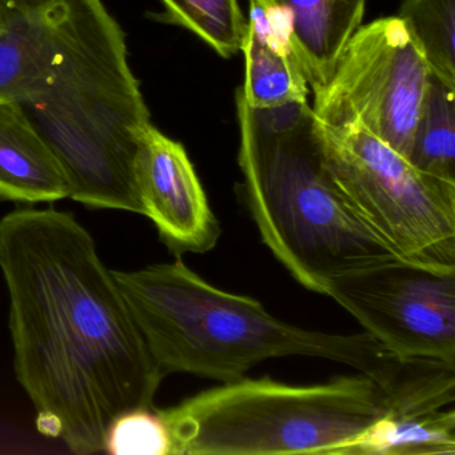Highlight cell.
Listing matches in <instances>:
<instances>
[{
	"label": "cell",
	"mask_w": 455,
	"mask_h": 455,
	"mask_svg": "<svg viewBox=\"0 0 455 455\" xmlns=\"http://www.w3.org/2000/svg\"><path fill=\"white\" fill-rule=\"evenodd\" d=\"M15 374L36 427L70 451H103L111 420L154 407L166 375L151 355L92 234L70 212L0 218Z\"/></svg>",
	"instance_id": "6da1fadb"
},
{
	"label": "cell",
	"mask_w": 455,
	"mask_h": 455,
	"mask_svg": "<svg viewBox=\"0 0 455 455\" xmlns=\"http://www.w3.org/2000/svg\"><path fill=\"white\" fill-rule=\"evenodd\" d=\"M111 273L164 375L186 372L228 383L267 359L314 356L358 370L398 404L433 387L431 359L402 358L366 331L329 334L292 326L259 300L212 286L182 259Z\"/></svg>",
	"instance_id": "7a4b0ae2"
},
{
	"label": "cell",
	"mask_w": 455,
	"mask_h": 455,
	"mask_svg": "<svg viewBox=\"0 0 455 455\" xmlns=\"http://www.w3.org/2000/svg\"><path fill=\"white\" fill-rule=\"evenodd\" d=\"M235 100L244 201L263 243L303 287L324 295L338 276L402 259L332 180L308 102L258 110L241 87Z\"/></svg>",
	"instance_id": "3957f363"
},
{
	"label": "cell",
	"mask_w": 455,
	"mask_h": 455,
	"mask_svg": "<svg viewBox=\"0 0 455 455\" xmlns=\"http://www.w3.org/2000/svg\"><path fill=\"white\" fill-rule=\"evenodd\" d=\"M20 106L60 161L70 199L143 215L134 162L150 113L127 62L124 31L102 0H87L79 12L49 90Z\"/></svg>",
	"instance_id": "277c9868"
},
{
	"label": "cell",
	"mask_w": 455,
	"mask_h": 455,
	"mask_svg": "<svg viewBox=\"0 0 455 455\" xmlns=\"http://www.w3.org/2000/svg\"><path fill=\"white\" fill-rule=\"evenodd\" d=\"M158 411L172 455H347L395 403L359 372L311 386L243 377Z\"/></svg>",
	"instance_id": "5b68a950"
},
{
	"label": "cell",
	"mask_w": 455,
	"mask_h": 455,
	"mask_svg": "<svg viewBox=\"0 0 455 455\" xmlns=\"http://www.w3.org/2000/svg\"><path fill=\"white\" fill-rule=\"evenodd\" d=\"M316 126L332 180L364 225L402 259L455 270V182L415 169L361 124Z\"/></svg>",
	"instance_id": "8992f818"
},
{
	"label": "cell",
	"mask_w": 455,
	"mask_h": 455,
	"mask_svg": "<svg viewBox=\"0 0 455 455\" xmlns=\"http://www.w3.org/2000/svg\"><path fill=\"white\" fill-rule=\"evenodd\" d=\"M430 76L406 25L382 18L351 36L311 108L324 126L361 124L409 159Z\"/></svg>",
	"instance_id": "52a82bcc"
},
{
	"label": "cell",
	"mask_w": 455,
	"mask_h": 455,
	"mask_svg": "<svg viewBox=\"0 0 455 455\" xmlns=\"http://www.w3.org/2000/svg\"><path fill=\"white\" fill-rule=\"evenodd\" d=\"M324 295L396 355L455 366V270L390 260L332 279Z\"/></svg>",
	"instance_id": "ba28073f"
},
{
	"label": "cell",
	"mask_w": 455,
	"mask_h": 455,
	"mask_svg": "<svg viewBox=\"0 0 455 455\" xmlns=\"http://www.w3.org/2000/svg\"><path fill=\"white\" fill-rule=\"evenodd\" d=\"M134 178L143 215L170 251L204 254L217 246L222 228L185 148L151 124L138 140Z\"/></svg>",
	"instance_id": "9c48e42d"
},
{
	"label": "cell",
	"mask_w": 455,
	"mask_h": 455,
	"mask_svg": "<svg viewBox=\"0 0 455 455\" xmlns=\"http://www.w3.org/2000/svg\"><path fill=\"white\" fill-rule=\"evenodd\" d=\"M84 0H0V100L42 97L68 54Z\"/></svg>",
	"instance_id": "30bf717a"
},
{
	"label": "cell",
	"mask_w": 455,
	"mask_h": 455,
	"mask_svg": "<svg viewBox=\"0 0 455 455\" xmlns=\"http://www.w3.org/2000/svg\"><path fill=\"white\" fill-rule=\"evenodd\" d=\"M70 198L60 161L25 110L0 100V201L52 204Z\"/></svg>",
	"instance_id": "8fae6325"
},
{
	"label": "cell",
	"mask_w": 455,
	"mask_h": 455,
	"mask_svg": "<svg viewBox=\"0 0 455 455\" xmlns=\"http://www.w3.org/2000/svg\"><path fill=\"white\" fill-rule=\"evenodd\" d=\"M286 20L303 76L315 94L363 20L364 7L347 0H260Z\"/></svg>",
	"instance_id": "7c38bea8"
},
{
	"label": "cell",
	"mask_w": 455,
	"mask_h": 455,
	"mask_svg": "<svg viewBox=\"0 0 455 455\" xmlns=\"http://www.w3.org/2000/svg\"><path fill=\"white\" fill-rule=\"evenodd\" d=\"M347 455H455L454 410L387 412L367 427Z\"/></svg>",
	"instance_id": "4fadbf2b"
},
{
	"label": "cell",
	"mask_w": 455,
	"mask_h": 455,
	"mask_svg": "<svg viewBox=\"0 0 455 455\" xmlns=\"http://www.w3.org/2000/svg\"><path fill=\"white\" fill-rule=\"evenodd\" d=\"M407 161L425 174L455 182V87L433 74Z\"/></svg>",
	"instance_id": "5bb4252c"
},
{
	"label": "cell",
	"mask_w": 455,
	"mask_h": 455,
	"mask_svg": "<svg viewBox=\"0 0 455 455\" xmlns=\"http://www.w3.org/2000/svg\"><path fill=\"white\" fill-rule=\"evenodd\" d=\"M241 52L246 60L241 92L250 108L267 110L308 102L310 87L295 60L247 31Z\"/></svg>",
	"instance_id": "9a60e30c"
},
{
	"label": "cell",
	"mask_w": 455,
	"mask_h": 455,
	"mask_svg": "<svg viewBox=\"0 0 455 455\" xmlns=\"http://www.w3.org/2000/svg\"><path fill=\"white\" fill-rule=\"evenodd\" d=\"M396 17L414 36L431 74L455 87V0H403Z\"/></svg>",
	"instance_id": "2e32d148"
},
{
	"label": "cell",
	"mask_w": 455,
	"mask_h": 455,
	"mask_svg": "<svg viewBox=\"0 0 455 455\" xmlns=\"http://www.w3.org/2000/svg\"><path fill=\"white\" fill-rule=\"evenodd\" d=\"M170 22L196 34L217 54L231 58L241 52L247 20L238 0H162Z\"/></svg>",
	"instance_id": "e0dca14e"
},
{
	"label": "cell",
	"mask_w": 455,
	"mask_h": 455,
	"mask_svg": "<svg viewBox=\"0 0 455 455\" xmlns=\"http://www.w3.org/2000/svg\"><path fill=\"white\" fill-rule=\"evenodd\" d=\"M103 451L113 455H172V436L158 409L137 407L111 420Z\"/></svg>",
	"instance_id": "ac0fdd59"
},
{
	"label": "cell",
	"mask_w": 455,
	"mask_h": 455,
	"mask_svg": "<svg viewBox=\"0 0 455 455\" xmlns=\"http://www.w3.org/2000/svg\"><path fill=\"white\" fill-rule=\"evenodd\" d=\"M350 4H358V6L366 7V0H347Z\"/></svg>",
	"instance_id": "d6986e66"
}]
</instances>
